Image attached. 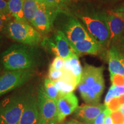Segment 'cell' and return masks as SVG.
Here are the masks:
<instances>
[{
  "instance_id": "6da1fadb",
  "label": "cell",
  "mask_w": 124,
  "mask_h": 124,
  "mask_svg": "<svg viewBox=\"0 0 124 124\" xmlns=\"http://www.w3.org/2000/svg\"><path fill=\"white\" fill-rule=\"evenodd\" d=\"M41 52L38 47L14 44L0 55L1 64L6 70H35L41 63Z\"/></svg>"
},
{
  "instance_id": "7a4b0ae2",
  "label": "cell",
  "mask_w": 124,
  "mask_h": 124,
  "mask_svg": "<svg viewBox=\"0 0 124 124\" xmlns=\"http://www.w3.org/2000/svg\"><path fill=\"white\" fill-rule=\"evenodd\" d=\"M29 93H22L0 102V124H17L27 103Z\"/></svg>"
},
{
  "instance_id": "3957f363",
  "label": "cell",
  "mask_w": 124,
  "mask_h": 124,
  "mask_svg": "<svg viewBox=\"0 0 124 124\" xmlns=\"http://www.w3.org/2000/svg\"><path fill=\"white\" fill-rule=\"evenodd\" d=\"M87 30L102 46L109 44L110 33L106 22V13L94 12L78 15Z\"/></svg>"
},
{
  "instance_id": "277c9868",
  "label": "cell",
  "mask_w": 124,
  "mask_h": 124,
  "mask_svg": "<svg viewBox=\"0 0 124 124\" xmlns=\"http://www.w3.org/2000/svg\"><path fill=\"white\" fill-rule=\"evenodd\" d=\"M14 41L28 46H36L42 41L40 32L29 24L10 20L8 23L7 33Z\"/></svg>"
},
{
  "instance_id": "5b68a950",
  "label": "cell",
  "mask_w": 124,
  "mask_h": 124,
  "mask_svg": "<svg viewBox=\"0 0 124 124\" xmlns=\"http://www.w3.org/2000/svg\"><path fill=\"white\" fill-rule=\"evenodd\" d=\"M35 70L7 71L0 75V97L24 85L33 77Z\"/></svg>"
},
{
  "instance_id": "8992f818",
  "label": "cell",
  "mask_w": 124,
  "mask_h": 124,
  "mask_svg": "<svg viewBox=\"0 0 124 124\" xmlns=\"http://www.w3.org/2000/svg\"><path fill=\"white\" fill-rule=\"evenodd\" d=\"M103 71L102 67H95L85 64L80 80V82L86 84L100 97L105 89Z\"/></svg>"
},
{
  "instance_id": "52a82bcc",
  "label": "cell",
  "mask_w": 124,
  "mask_h": 124,
  "mask_svg": "<svg viewBox=\"0 0 124 124\" xmlns=\"http://www.w3.org/2000/svg\"><path fill=\"white\" fill-rule=\"evenodd\" d=\"M38 103L41 124H52L57 121V101L49 98L43 86L39 89Z\"/></svg>"
},
{
  "instance_id": "ba28073f",
  "label": "cell",
  "mask_w": 124,
  "mask_h": 124,
  "mask_svg": "<svg viewBox=\"0 0 124 124\" xmlns=\"http://www.w3.org/2000/svg\"><path fill=\"white\" fill-rule=\"evenodd\" d=\"M61 28L60 31L64 34L71 45L91 36L81 23L70 14L67 15V18L62 23Z\"/></svg>"
},
{
  "instance_id": "9c48e42d",
  "label": "cell",
  "mask_w": 124,
  "mask_h": 124,
  "mask_svg": "<svg viewBox=\"0 0 124 124\" xmlns=\"http://www.w3.org/2000/svg\"><path fill=\"white\" fill-rule=\"evenodd\" d=\"M56 17L55 14L41 3L31 24L41 33H47L51 31Z\"/></svg>"
},
{
  "instance_id": "30bf717a",
  "label": "cell",
  "mask_w": 124,
  "mask_h": 124,
  "mask_svg": "<svg viewBox=\"0 0 124 124\" xmlns=\"http://www.w3.org/2000/svg\"><path fill=\"white\" fill-rule=\"evenodd\" d=\"M78 107V100L73 92L60 98L57 101V121L62 122L66 117L75 112Z\"/></svg>"
},
{
  "instance_id": "8fae6325",
  "label": "cell",
  "mask_w": 124,
  "mask_h": 124,
  "mask_svg": "<svg viewBox=\"0 0 124 124\" xmlns=\"http://www.w3.org/2000/svg\"><path fill=\"white\" fill-rule=\"evenodd\" d=\"M17 124H41L38 98L31 93Z\"/></svg>"
},
{
  "instance_id": "7c38bea8",
  "label": "cell",
  "mask_w": 124,
  "mask_h": 124,
  "mask_svg": "<svg viewBox=\"0 0 124 124\" xmlns=\"http://www.w3.org/2000/svg\"><path fill=\"white\" fill-rule=\"evenodd\" d=\"M107 59L110 75L124 76V51L113 45L108 51Z\"/></svg>"
},
{
  "instance_id": "4fadbf2b",
  "label": "cell",
  "mask_w": 124,
  "mask_h": 124,
  "mask_svg": "<svg viewBox=\"0 0 124 124\" xmlns=\"http://www.w3.org/2000/svg\"><path fill=\"white\" fill-rule=\"evenodd\" d=\"M105 104L85 105L79 106L74 113L77 120L86 124H91L97 117L106 108Z\"/></svg>"
},
{
  "instance_id": "5bb4252c",
  "label": "cell",
  "mask_w": 124,
  "mask_h": 124,
  "mask_svg": "<svg viewBox=\"0 0 124 124\" xmlns=\"http://www.w3.org/2000/svg\"><path fill=\"white\" fill-rule=\"evenodd\" d=\"M106 22L110 33L109 44L120 40L124 34V22L110 10L106 13Z\"/></svg>"
},
{
  "instance_id": "9a60e30c",
  "label": "cell",
  "mask_w": 124,
  "mask_h": 124,
  "mask_svg": "<svg viewBox=\"0 0 124 124\" xmlns=\"http://www.w3.org/2000/svg\"><path fill=\"white\" fill-rule=\"evenodd\" d=\"M76 55L79 56L84 54L97 55L101 50L102 46L91 36L86 39L71 44Z\"/></svg>"
},
{
  "instance_id": "2e32d148",
  "label": "cell",
  "mask_w": 124,
  "mask_h": 124,
  "mask_svg": "<svg viewBox=\"0 0 124 124\" xmlns=\"http://www.w3.org/2000/svg\"><path fill=\"white\" fill-rule=\"evenodd\" d=\"M52 38L55 44L57 56L67 60L75 54L72 46L62 31L57 30Z\"/></svg>"
},
{
  "instance_id": "e0dca14e",
  "label": "cell",
  "mask_w": 124,
  "mask_h": 124,
  "mask_svg": "<svg viewBox=\"0 0 124 124\" xmlns=\"http://www.w3.org/2000/svg\"><path fill=\"white\" fill-rule=\"evenodd\" d=\"M63 70L72 74L79 84L80 80H81L83 69L79 60L78 56L74 54L71 58L65 60Z\"/></svg>"
},
{
  "instance_id": "ac0fdd59",
  "label": "cell",
  "mask_w": 124,
  "mask_h": 124,
  "mask_svg": "<svg viewBox=\"0 0 124 124\" xmlns=\"http://www.w3.org/2000/svg\"><path fill=\"white\" fill-rule=\"evenodd\" d=\"M45 6L56 16L60 13L70 14L68 6L71 0H40Z\"/></svg>"
},
{
  "instance_id": "d6986e66",
  "label": "cell",
  "mask_w": 124,
  "mask_h": 124,
  "mask_svg": "<svg viewBox=\"0 0 124 124\" xmlns=\"http://www.w3.org/2000/svg\"><path fill=\"white\" fill-rule=\"evenodd\" d=\"M23 4L24 0H9L8 5L9 13L16 21L29 24L25 18L23 12Z\"/></svg>"
},
{
  "instance_id": "ffe728a7",
  "label": "cell",
  "mask_w": 124,
  "mask_h": 124,
  "mask_svg": "<svg viewBox=\"0 0 124 124\" xmlns=\"http://www.w3.org/2000/svg\"><path fill=\"white\" fill-rule=\"evenodd\" d=\"M78 86L81 97L86 103L89 105L98 104L101 97H99L93 90L82 82H80Z\"/></svg>"
},
{
  "instance_id": "44dd1931",
  "label": "cell",
  "mask_w": 124,
  "mask_h": 124,
  "mask_svg": "<svg viewBox=\"0 0 124 124\" xmlns=\"http://www.w3.org/2000/svg\"><path fill=\"white\" fill-rule=\"evenodd\" d=\"M41 3L40 0H24L23 12L25 18L29 24H31L35 17Z\"/></svg>"
},
{
  "instance_id": "7402d4cb",
  "label": "cell",
  "mask_w": 124,
  "mask_h": 124,
  "mask_svg": "<svg viewBox=\"0 0 124 124\" xmlns=\"http://www.w3.org/2000/svg\"><path fill=\"white\" fill-rule=\"evenodd\" d=\"M43 88L45 93L50 98L56 101H58L60 98L59 93L55 86V83L49 78L45 79Z\"/></svg>"
},
{
  "instance_id": "603a6c76",
  "label": "cell",
  "mask_w": 124,
  "mask_h": 124,
  "mask_svg": "<svg viewBox=\"0 0 124 124\" xmlns=\"http://www.w3.org/2000/svg\"><path fill=\"white\" fill-rule=\"evenodd\" d=\"M54 83H55V86L58 90L60 98L69 94V93H72L77 87L75 85L65 81L63 79H61L57 80V81L54 82Z\"/></svg>"
},
{
  "instance_id": "cb8c5ba5",
  "label": "cell",
  "mask_w": 124,
  "mask_h": 124,
  "mask_svg": "<svg viewBox=\"0 0 124 124\" xmlns=\"http://www.w3.org/2000/svg\"><path fill=\"white\" fill-rule=\"evenodd\" d=\"M121 96H124V86H116L112 85L105 98V105L106 106L113 99Z\"/></svg>"
},
{
  "instance_id": "d4e9b609",
  "label": "cell",
  "mask_w": 124,
  "mask_h": 124,
  "mask_svg": "<svg viewBox=\"0 0 124 124\" xmlns=\"http://www.w3.org/2000/svg\"><path fill=\"white\" fill-rule=\"evenodd\" d=\"M65 60L61 57L56 56L52 63H51L49 69L55 70H60L64 68Z\"/></svg>"
},
{
  "instance_id": "484cf974",
  "label": "cell",
  "mask_w": 124,
  "mask_h": 124,
  "mask_svg": "<svg viewBox=\"0 0 124 124\" xmlns=\"http://www.w3.org/2000/svg\"><path fill=\"white\" fill-rule=\"evenodd\" d=\"M112 113L110 110L108 109V108H106L102 111L101 113L97 116V118L94 120L92 123L91 124H104V121L105 119L106 118V117L108 115H110Z\"/></svg>"
},
{
  "instance_id": "4316f807",
  "label": "cell",
  "mask_w": 124,
  "mask_h": 124,
  "mask_svg": "<svg viewBox=\"0 0 124 124\" xmlns=\"http://www.w3.org/2000/svg\"><path fill=\"white\" fill-rule=\"evenodd\" d=\"M63 74H64V70H55L49 69L48 78L52 81L56 82L62 78Z\"/></svg>"
},
{
  "instance_id": "83f0119b",
  "label": "cell",
  "mask_w": 124,
  "mask_h": 124,
  "mask_svg": "<svg viewBox=\"0 0 124 124\" xmlns=\"http://www.w3.org/2000/svg\"><path fill=\"white\" fill-rule=\"evenodd\" d=\"M111 117L114 124H124V116L120 110L113 111Z\"/></svg>"
},
{
  "instance_id": "f1b7e54d",
  "label": "cell",
  "mask_w": 124,
  "mask_h": 124,
  "mask_svg": "<svg viewBox=\"0 0 124 124\" xmlns=\"http://www.w3.org/2000/svg\"><path fill=\"white\" fill-rule=\"evenodd\" d=\"M110 80L113 85L124 86V76L112 74L110 75Z\"/></svg>"
},
{
  "instance_id": "f546056e",
  "label": "cell",
  "mask_w": 124,
  "mask_h": 124,
  "mask_svg": "<svg viewBox=\"0 0 124 124\" xmlns=\"http://www.w3.org/2000/svg\"><path fill=\"white\" fill-rule=\"evenodd\" d=\"M0 13H2L9 16H11L9 13L8 2L4 0H0Z\"/></svg>"
},
{
  "instance_id": "4dcf8cb0",
  "label": "cell",
  "mask_w": 124,
  "mask_h": 124,
  "mask_svg": "<svg viewBox=\"0 0 124 124\" xmlns=\"http://www.w3.org/2000/svg\"><path fill=\"white\" fill-rule=\"evenodd\" d=\"M10 20L0 17V33H7V28L8 23Z\"/></svg>"
},
{
  "instance_id": "1f68e13d",
  "label": "cell",
  "mask_w": 124,
  "mask_h": 124,
  "mask_svg": "<svg viewBox=\"0 0 124 124\" xmlns=\"http://www.w3.org/2000/svg\"><path fill=\"white\" fill-rule=\"evenodd\" d=\"M111 10L114 12H119V13L124 14V3L121 4L118 7H117V8H114Z\"/></svg>"
},
{
  "instance_id": "d6a6232c",
  "label": "cell",
  "mask_w": 124,
  "mask_h": 124,
  "mask_svg": "<svg viewBox=\"0 0 124 124\" xmlns=\"http://www.w3.org/2000/svg\"><path fill=\"white\" fill-rule=\"evenodd\" d=\"M63 124H86L84 122H82L79 121L75 120V119H72V120H69L65 122Z\"/></svg>"
},
{
  "instance_id": "836d02e7",
  "label": "cell",
  "mask_w": 124,
  "mask_h": 124,
  "mask_svg": "<svg viewBox=\"0 0 124 124\" xmlns=\"http://www.w3.org/2000/svg\"><path fill=\"white\" fill-rule=\"evenodd\" d=\"M104 124H114V122L111 117V114L107 116L106 118L105 119Z\"/></svg>"
},
{
  "instance_id": "e575fe53",
  "label": "cell",
  "mask_w": 124,
  "mask_h": 124,
  "mask_svg": "<svg viewBox=\"0 0 124 124\" xmlns=\"http://www.w3.org/2000/svg\"><path fill=\"white\" fill-rule=\"evenodd\" d=\"M111 12H112L114 14H115L116 16H118L119 17H120L121 18V19L123 20V21L124 22V14L121 13H119V12H114L112 11V10H111Z\"/></svg>"
},
{
  "instance_id": "d590c367",
  "label": "cell",
  "mask_w": 124,
  "mask_h": 124,
  "mask_svg": "<svg viewBox=\"0 0 124 124\" xmlns=\"http://www.w3.org/2000/svg\"><path fill=\"white\" fill-rule=\"evenodd\" d=\"M11 17L12 16H7V15H4V14H3L2 13H0V17L5 18V19L10 20H11Z\"/></svg>"
},
{
  "instance_id": "8d00e7d4",
  "label": "cell",
  "mask_w": 124,
  "mask_h": 124,
  "mask_svg": "<svg viewBox=\"0 0 124 124\" xmlns=\"http://www.w3.org/2000/svg\"><path fill=\"white\" fill-rule=\"evenodd\" d=\"M118 110H120L122 114H123V115L124 116V103H122L120 106L118 108Z\"/></svg>"
},
{
  "instance_id": "74e56055",
  "label": "cell",
  "mask_w": 124,
  "mask_h": 124,
  "mask_svg": "<svg viewBox=\"0 0 124 124\" xmlns=\"http://www.w3.org/2000/svg\"><path fill=\"white\" fill-rule=\"evenodd\" d=\"M120 43H121V46L122 48V50L124 51V34L123 35V36H122V38H121L120 39Z\"/></svg>"
},
{
  "instance_id": "f35d334b",
  "label": "cell",
  "mask_w": 124,
  "mask_h": 124,
  "mask_svg": "<svg viewBox=\"0 0 124 124\" xmlns=\"http://www.w3.org/2000/svg\"><path fill=\"white\" fill-rule=\"evenodd\" d=\"M3 39H4V37L3 36L0 35V48L2 46V44L3 43Z\"/></svg>"
},
{
  "instance_id": "ab89813d",
  "label": "cell",
  "mask_w": 124,
  "mask_h": 124,
  "mask_svg": "<svg viewBox=\"0 0 124 124\" xmlns=\"http://www.w3.org/2000/svg\"><path fill=\"white\" fill-rule=\"evenodd\" d=\"M52 124H60V123H59L58 122H54V123H52Z\"/></svg>"
}]
</instances>
